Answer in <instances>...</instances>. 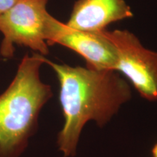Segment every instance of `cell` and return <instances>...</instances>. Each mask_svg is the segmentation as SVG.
Returning <instances> with one entry per match:
<instances>
[{
  "instance_id": "8",
  "label": "cell",
  "mask_w": 157,
  "mask_h": 157,
  "mask_svg": "<svg viewBox=\"0 0 157 157\" xmlns=\"http://www.w3.org/2000/svg\"><path fill=\"white\" fill-rule=\"evenodd\" d=\"M151 154L153 157H157V143L154 145V147L152 148Z\"/></svg>"
},
{
  "instance_id": "1",
  "label": "cell",
  "mask_w": 157,
  "mask_h": 157,
  "mask_svg": "<svg viewBox=\"0 0 157 157\" xmlns=\"http://www.w3.org/2000/svg\"><path fill=\"white\" fill-rule=\"evenodd\" d=\"M60 83V99L65 119L58 136L59 150L64 157L74 156L85 124H107L121 105L131 99L129 84L113 70L58 64L44 58Z\"/></svg>"
},
{
  "instance_id": "4",
  "label": "cell",
  "mask_w": 157,
  "mask_h": 157,
  "mask_svg": "<svg viewBox=\"0 0 157 157\" xmlns=\"http://www.w3.org/2000/svg\"><path fill=\"white\" fill-rule=\"evenodd\" d=\"M104 34L115 48L116 71L126 76L141 97L157 101V52L145 48L128 30H105Z\"/></svg>"
},
{
  "instance_id": "6",
  "label": "cell",
  "mask_w": 157,
  "mask_h": 157,
  "mask_svg": "<svg viewBox=\"0 0 157 157\" xmlns=\"http://www.w3.org/2000/svg\"><path fill=\"white\" fill-rule=\"evenodd\" d=\"M133 17L124 0H76L66 24L80 31L98 33L111 23Z\"/></svg>"
},
{
  "instance_id": "3",
  "label": "cell",
  "mask_w": 157,
  "mask_h": 157,
  "mask_svg": "<svg viewBox=\"0 0 157 157\" xmlns=\"http://www.w3.org/2000/svg\"><path fill=\"white\" fill-rule=\"evenodd\" d=\"M48 0H17L8 11L0 15V31L4 39L0 53L10 58L17 44L42 56L49 53L47 32L50 14L47 10Z\"/></svg>"
},
{
  "instance_id": "7",
  "label": "cell",
  "mask_w": 157,
  "mask_h": 157,
  "mask_svg": "<svg viewBox=\"0 0 157 157\" xmlns=\"http://www.w3.org/2000/svg\"><path fill=\"white\" fill-rule=\"evenodd\" d=\"M17 1V0H0V15L8 11Z\"/></svg>"
},
{
  "instance_id": "5",
  "label": "cell",
  "mask_w": 157,
  "mask_h": 157,
  "mask_svg": "<svg viewBox=\"0 0 157 157\" xmlns=\"http://www.w3.org/2000/svg\"><path fill=\"white\" fill-rule=\"evenodd\" d=\"M47 43L48 46L58 44L73 50L86 60L88 68L96 70L116 69L115 48L104 31L94 33L74 29L50 15Z\"/></svg>"
},
{
  "instance_id": "2",
  "label": "cell",
  "mask_w": 157,
  "mask_h": 157,
  "mask_svg": "<svg viewBox=\"0 0 157 157\" xmlns=\"http://www.w3.org/2000/svg\"><path fill=\"white\" fill-rule=\"evenodd\" d=\"M45 57L26 55L7 90L0 95V157H17L23 151L37 125L39 111L52 97L39 69Z\"/></svg>"
}]
</instances>
